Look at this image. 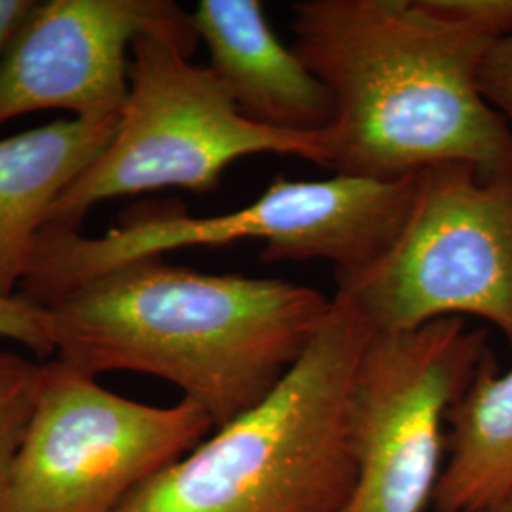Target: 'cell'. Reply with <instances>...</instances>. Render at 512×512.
Segmentation results:
<instances>
[{
    "mask_svg": "<svg viewBox=\"0 0 512 512\" xmlns=\"http://www.w3.org/2000/svg\"><path fill=\"white\" fill-rule=\"evenodd\" d=\"M294 50L334 99L327 169L399 181L440 164L512 169V129L478 73L497 38L435 0H302Z\"/></svg>",
    "mask_w": 512,
    "mask_h": 512,
    "instance_id": "6da1fadb",
    "label": "cell"
},
{
    "mask_svg": "<svg viewBox=\"0 0 512 512\" xmlns=\"http://www.w3.org/2000/svg\"><path fill=\"white\" fill-rule=\"evenodd\" d=\"M330 300L285 279L202 274L150 256L44 308L55 359L92 376L129 370L162 378L217 429L283 380L323 325Z\"/></svg>",
    "mask_w": 512,
    "mask_h": 512,
    "instance_id": "7a4b0ae2",
    "label": "cell"
},
{
    "mask_svg": "<svg viewBox=\"0 0 512 512\" xmlns=\"http://www.w3.org/2000/svg\"><path fill=\"white\" fill-rule=\"evenodd\" d=\"M372 332L336 291L308 349L260 403L114 512H342L355 484L351 389Z\"/></svg>",
    "mask_w": 512,
    "mask_h": 512,
    "instance_id": "3957f363",
    "label": "cell"
},
{
    "mask_svg": "<svg viewBox=\"0 0 512 512\" xmlns=\"http://www.w3.org/2000/svg\"><path fill=\"white\" fill-rule=\"evenodd\" d=\"M416 175L376 181L332 175L321 181L277 177L255 202L215 217L162 213L135 217L101 238L44 228L21 296L40 306L124 264L186 247L264 241L262 260H327L336 279L370 266L399 234Z\"/></svg>",
    "mask_w": 512,
    "mask_h": 512,
    "instance_id": "277c9868",
    "label": "cell"
},
{
    "mask_svg": "<svg viewBox=\"0 0 512 512\" xmlns=\"http://www.w3.org/2000/svg\"><path fill=\"white\" fill-rule=\"evenodd\" d=\"M128 103L107 148L55 203L46 228L78 230L97 203L183 188L215 192L222 173L253 154L296 156L327 169L323 133L247 120L209 67L177 42L143 35L131 46Z\"/></svg>",
    "mask_w": 512,
    "mask_h": 512,
    "instance_id": "5b68a950",
    "label": "cell"
},
{
    "mask_svg": "<svg viewBox=\"0 0 512 512\" xmlns=\"http://www.w3.org/2000/svg\"><path fill=\"white\" fill-rule=\"evenodd\" d=\"M336 281L378 332L473 315L512 348V169L454 162L421 171L393 243Z\"/></svg>",
    "mask_w": 512,
    "mask_h": 512,
    "instance_id": "8992f818",
    "label": "cell"
},
{
    "mask_svg": "<svg viewBox=\"0 0 512 512\" xmlns=\"http://www.w3.org/2000/svg\"><path fill=\"white\" fill-rule=\"evenodd\" d=\"M215 429L198 404L152 406L54 359L2 512H114Z\"/></svg>",
    "mask_w": 512,
    "mask_h": 512,
    "instance_id": "52a82bcc",
    "label": "cell"
},
{
    "mask_svg": "<svg viewBox=\"0 0 512 512\" xmlns=\"http://www.w3.org/2000/svg\"><path fill=\"white\" fill-rule=\"evenodd\" d=\"M486 332L450 317L374 330L351 389L355 484L342 512H423L444 467V423L488 355Z\"/></svg>",
    "mask_w": 512,
    "mask_h": 512,
    "instance_id": "ba28073f",
    "label": "cell"
},
{
    "mask_svg": "<svg viewBox=\"0 0 512 512\" xmlns=\"http://www.w3.org/2000/svg\"><path fill=\"white\" fill-rule=\"evenodd\" d=\"M143 35L169 38L190 54L198 44L190 12L171 0L35 2L0 55V126L44 109L120 118L128 52Z\"/></svg>",
    "mask_w": 512,
    "mask_h": 512,
    "instance_id": "9c48e42d",
    "label": "cell"
},
{
    "mask_svg": "<svg viewBox=\"0 0 512 512\" xmlns=\"http://www.w3.org/2000/svg\"><path fill=\"white\" fill-rule=\"evenodd\" d=\"M190 18L209 50L211 73L247 120L291 133L332 126L327 86L275 35L262 2L202 0Z\"/></svg>",
    "mask_w": 512,
    "mask_h": 512,
    "instance_id": "30bf717a",
    "label": "cell"
},
{
    "mask_svg": "<svg viewBox=\"0 0 512 512\" xmlns=\"http://www.w3.org/2000/svg\"><path fill=\"white\" fill-rule=\"evenodd\" d=\"M120 118L57 120L0 139V298H14L63 192L107 148Z\"/></svg>",
    "mask_w": 512,
    "mask_h": 512,
    "instance_id": "8fae6325",
    "label": "cell"
},
{
    "mask_svg": "<svg viewBox=\"0 0 512 512\" xmlns=\"http://www.w3.org/2000/svg\"><path fill=\"white\" fill-rule=\"evenodd\" d=\"M448 458L433 497L437 512H478L512 494V368L488 353L448 414Z\"/></svg>",
    "mask_w": 512,
    "mask_h": 512,
    "instance_id": "7c38bea8",
    "label": "cell"
},
{
    "mask_svg": "<svg viewBox=\"0 0 512 512\" xmlns=\"http://www.w3.org/2000/svg\"><path fill=\"white\" fill-rule=\"evenodd\" d=\"M46 376V363L0 351V512L19 448L33 420Z\"/></svg>",
    "mask_w": 512,
    "mask_h": 512,
    "instance_id": "4fadbf2b",
    "label": "cell"
},
{
    "mask_svg": "<svg viewBox=\"0 0 512 512\" xmlns=\"http://www.w3.org/2000/svg\"><path fill=\"white\" fill-rule=\"evenodd\" d=\"M0 338L23 344L40 359L55 355L50 311L21 294L0 298Z\"/></svg>",
    "mask_w": 512,
    "mask_h": 512,
    "instance_id": "5bb4252c",
    "label": "cell"
},
{
    "mask_svg": "<svg viewBox=\"0 0 512 512\" xmlns=\"http://www.w3.org/2000/svg\"><path fill=\"white\" fill-rule=\"evenodd\" d=\"M478 84L486 101L512 129V35L492 46L480 67Z\"/></svg>",
    "mask_w": 512,
    "mask_h": 512,
    "instance_id": "9a60e30c",
    "label": "cell"
},
{
    "mask_svg": "<svg viewBox=\"0 0 512 512\" xmlns=\"http://www.w3.org/2000/svg\"><path fill=\"white\" fill-rule=\"evenodd\" d=\"M33 4V0H0V55L18 31L21 21L31 12Z\"/></svg>",
    "mask_w": 512,
    "mask_h": 512,
    "instance_id": "2e32d148",
    "label": "cell"
},
{
    "mask_svg": "<svg viewBox=\"0 0 512 512\" xmlns=\"http://www.w3.org/2000/svg\"><path fill=\"white\" fill-rule=\"evenodd\" d=\"M478 512H512V494L509 497H505V499H501V501H497L494 505H490V507H486V509H482V511Z\"/></svg>",
    "mask_w": 512,
    "mask_h": 512,
    "instance_id": "e0dca14e",
    "label": "cell"
}]
</instances>
